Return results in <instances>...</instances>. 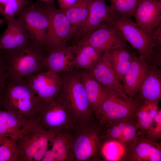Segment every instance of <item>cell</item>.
<instances>
[{"label":"cell","instance_id":"1","mask_svg":"<svg viewBox=\"0 0 161 161\" xmlns=\"http://www.w3.org/2000/svg\"><path fill=\"white\" fill-rule=\"evenodd\" d=\"M0 50L6 62L8 82L21 81L47 69L44 59L47 51L32 40L12 49Z\"/></svg>","mask_w":161,"mask_h":161},{"label":"cell","instance_id":"2","mask_svg":"<svg viewBox=\"0 0 161 161\" xmlns=\"http://www.w3.org/2000/svg\"><path fill=\"white\" fill-rule=\"evenodd\" d=\"M119 29L126 42L139 53L148 64L161 66V27L160 25L152 34L144 32L131 18L115 16L112 22Z\"/></svg>","mask_w":161,"mask_h":161},{"label":"cell","instance_id":"3","mask_svg":"<svg viewBox=\"0 0 161 161\" xmlns=\"http://www.w3.org/2000/svg\"><path fill=\"white\" fill-rule=\"evenodd\" d=\"M72 133L74 161H100V150L105 137L103 128L95 116L76 124Z\"/></svg>","mask_w":161,"mask_h":161},{"label":"cell","instance_id":"4","mask_svg":"<svg viewBox=\"0 0 161 161\" xmlns=\"http://www.w3.org/2000/svg\"><path fill=\"white\" fill-rule=\"evenodd\" d=\"M40 101L24 78L19 82L7 81L0 106L27 120H35Z\"/></svg>","mask_w":161,"mask_h":161},{"label":"cell","instance_id":"5","mask_svg":"<svg viewBox=\"0 0 161 161\" xmlns=\"http://www.w3.org/2000/svg\"><path fill=\"white\" fill-rule=\"evenodd\" d=\"M61 75L63 85L61 93L69 111L76 124L95 116L91 109L83 85L78 73L73 71Z\"/></svg>","mask_w":161,"mask_h":161},{"label":"cell","instance_id":"6","mask_svg":"<svg viewBox=\"0 0 161 161\" xmlns=\"http://www.w3.org/2000/svg\"><path fill=\"white\" fill-rule=\"evenodd\" d=\"M35 119L41 128L56 133L62 131H72L76 124L61 92L53 99L40 100Z\"/></svg>","mask_w":161,"mask_h":161},{"label":"cell","instance_id":"7","mask_svg":"<svg viewBox=\"0 0 161 161\" xmlns=\"http://www.w3.org/2000/svg\"><path fill=\"white\" fill-rule=\"evenodd\" d=\"M137 102L127 100L117 92L111 90L98 109L94 112L100 126L104 127L116 121L135 118Z\"/></svg>","mask_w":161,"mask_h":161},{"label":"cell","instance_id":"8","mask_svg":"<svg viewBox=\"0 0 161 161\" xmlns=\"http://www.w3.org/2000/svg\"><path fill=\"white\" fill-rule=\"evenodd\" d=\"M46 10L49 20L45 43L47 50L48 52L53 49L66 47L77 30L73 27L61 10L46 4Z\"/></svg>","mask_w":161,"mask_h":161},{"label":"cell","instance_id":"9","mask_svg":"<svg viewBox=\"0 0 161 161\" xmlns=\"http://www.w3.org/2000/svg\"><path fill=\"white\" fill-rule=\"evenodd\" d=\"M33 40L46 49L45 43L49 24L46 4L34 2L24 7L17 15Z\"/></svg>","mask_w":161,"mask_h":161},{"label":"cell","instance_id":"10","mask_svg":"<svg viewBox=\"0 0 161 161\" xmlns=\"http://www.w3.org/2000/svg\"><path fill=\"white\" fill-rule=\"evenodd\" d=\"M57 133L41 128L16 140L20 161H41Z\"/></svg>","mask_w":161,"mask_h":161},{"label":"cell","instance_id":"11","mask_svg":"<svg viewBox=\"0 0 161 161\" xmlns=\"http://www.w3.org/2000/svg\"><path fill=\"white\" fill-rule=\"evenodd\" d=\"M79 43L103 51L128 47L121 32L112 22L102 23L96 29L85 36Z\"/></svg>","mask_w":161,"mask_h":161},{"label":"cell","instance_id":"12","mask_svg":"<svg viewBox=\"0 0 161 161\" xmlns=\"http://www.w3.org/2000/svg\"><path fill=\"white\" fill-rule=\"evenodd\" d=\"M24 78L40 100L55 98L62 89L63 80L61 75L51 71H44Z\"/></svg>","mask_w":161,"mask_h":161},{"label":"cell","instance_id":"13","mask_svg":"<svg viewBox=\"0 0 161 161\" xmlns=\"http://www.w3.org/2000/svg\"><path fill=\"white\" fill-rule=\"evenodd\" d=\"M41 128L35 120H27L0 109V133L14 140Z\"/></svg>","mask_w":161,"mask_h":161},{"label":"cell","instance_id":"14","mask_svg":"<svg viewBox=\"0 0 161 161\" xmlns=\"http://www.w3.org/2000/svg\"><path fill=\"white\" fill-rule=\"evenodd\" d=\"M86 72L91 76L109 89L114 91L129 100L123 83L118 79L111 64L108 49L105 50L100 60Z\"/></svg>","mask_w":161,"mask_h":161},{"label":"cell","instance_id":"15","mask_svg":"<svg viewBox=\"0 0 161 161\" xmlns=\"http://www.w3.org/2000/svg\"><path fill=\"white\" fill-rule=\"evenodd\" d=\"M161 143L152 141L137 132L122 161H161Z\"/></svg>","mask_w":161,"mask_h":161},{"label":"cell","instance_id":"16","mask_svg":"<svg viewBox=\"0 0 161 161\" xmlns=\"http://www.w3.org/2000/svg\"><path fill=\"white\" fill-rule=\"evenodd\" d=\"M133 16L137 26L145 32L152 34L161 24V0H142Z\"/></svg>","mask_w":161,"mask_h":161},{"label":"cell","instance_id":"17","mask_svg":"<svg viewBox=\"0 0 161 161\" xmlns=\"http://www.w3.org/2000/svg\"><path fill=\"white\" fill-rule=\"evenodd\" d=\"M149 64L139 55L134 57L124 78L123 84L129 101L139 92L147 73Z\"/></svg>","mask_w":161,"mask_h":161},{"label":"cell","instance_id":"18","mask_svg":"<svg viewBox=\"0 0 161 161\" xmlns=\"http://www.w3.org/2000/svg\"><path fill=\"white\" fill-rule=\"evenodd\" d=\"M106 1L91 0L87 18L80 28L84 36L96 29L102 23L112 22L116 14Z\"/></svg>","mask_w":161,"mask_h":161},{"label":"cell","instance_id":"19","mask_svg":"<svg viewBox=\"0 0 161 161\" xmlns=\"http://www.w3.org/2000/svg\"><path fill=\"white\" fill-rule=\"evenodd\" d=\"M7 23L6 29L0 35V50L12 49L32 40L29 32L18 18H14Z\"/></svg>","mask_w":161,"mask_h":161},{"label":"cell","instance_id":"20","mask_svg":"<svg viewBox=\"0 0 161 161\" xmlns=\"http://www.w3.org/2000/svg\"><path fill=\"white\" fill-rule=\"evenodd\" d=\"M75 49V46L55 48L49 51L44 59L47 69L59 74L73 71L72 62Z\"/></svg>","mask_w":161,"mask_h":161},{"label":"cell","instance_id":"21","mask_svg":"<svg viewBox=\"0 0 161 161\" xmlns=\"http://www.w3.org/2000/svg\"><path fill=\"white\" fill-rule=\"evenodd\" d=\"M105 137L118 141L129 146L137 136L135 118L113 122L103 127Z\"/></svg>","mask_w":161,"mask_h":161},{"label":"cell","instance_id":"22","mask_svg":"<svg viewBox=\"0 0 161 161\" xmlns=\"http://www.w3.org/2000/svg\"><path fill=\"white\" fill-rule=\"evenodd\" d=\"M158 66L149 64L141 86L139 98L144 101L160 102L161 99V71Z\"/></svg>","mask_w":161,"mask_h":161},{"label":"cell","instance_id":"23","mask_svg":"<svg viewBox=\"0 0 161 161\" xmlns=\"http://www.w3.org/2000/svg\"><path fill=\"white\" fill-rule=\"evenodd\" d=\"M78 73L84 87L90 107L94 112L100 106L111 90L95 80L86 72L80 71Z\"/></svg>","mask_w":161,"mask_h":161},{"label":"cell","instance_id":"24","mask_svg":"<svg viewBox=\"0 0 161 161\" xmlns=\"http://www.w3.org/2000/svg\"><path fill=\"white\" fill-rule=\"evenodd\" d=\"M135 100L134 117L137 132L144 134L160 109L159 102L144 101L139 98Z\"/></svg>","mask_w":161,"mask_h":161},{"label":"cell","instance_id":"25","mask_svg":"<svg viewBox=\"0 0 161 161\" xmlns=\"http://www.w3.org/2000/svg\"><path fill=\"white\" fill-rule=\"evenodd\" d=\"M72 131H61L54 138L50 150L55 161H74Z\"/></svg>","mask_w":161,"mask_h":161},{"label":"cell","instance_id":"26","mask_svg":"<svg viewBox=\"0 0 161 161\" xmlns=\"http://www.w3.org/2000/svg\"><path fill=\"white\" fill-rule=\"evenodd\" d=\"M109 56L118 79L123 83L125 75L136 55L128 47L108 49Z\"/></svg>","mask_w":161,"mask_h":161},{"label":"cell","instance_id":"27","mask_svg":"<svg viewBox=\"0 0 161 161\" xmlns=\"http://www.w3.org/2000/svg\"><path fill=\"white\" fill-rule=\"evenodd\" d=\"M104 51L91 46L79 43L76 46L72 63L74 68L89 69L100 59Z\"/></svg>","mask_w":161,"mask_h":161},{"label":"cell","instance_id":"28","mask_svg":"<svg viewBox=\"0 0 161 161\" xmlns=\"http://www.w3.org/2000/svg\"><path fill=\"white\" fill-rule=\"evenodd\" d=\"M128 147L116 140L105 137L100 150V161H122Z\"/></svg>","mask_w":161,"mask_h":161},{"label":"cell","instance_id":"29","mask_svg":"<svg viewBox=\"0 0 161 161\" xmlns=\"http://www.w3.org/2000/svg\"><path fill=\"white\" fill-rule=\"evenodd\" d=\"M90 1L91 0H78L71 7L61 10L76 29L80 28L86 20Z\"/></svg>","mask_w":161,"mask_h":161},{"label":"cell","instance_id":"30","mask_svg":"<svg viewBox=\"0 0 161 161\" xmlns=\"http://www.w3.org/2000/svg\"><path fill=\"white\" fill-rule=\"evenodd\" d=\"M34 3L30 0H0V15L8 22L24 7Z\"/></svg>","mask_w":161,"mask_h":161},{"label":"cell","instance_id":"31","mask_svg":"<svg viewBox=\"0 0 161 161\" xmlns=\"http://www.w3.org/2000/svg\"><path fill=\"white\" fill-rule=\"evenodd\" d=\"M110 3V6L118 16L131 18L133 16L141 0H105Z\"/></svg>","mask_w":161,"mask_h":161},{"label":"cell","instance_id":"32","mask_svg":"<svg viewBox=\"0 0 161 161\" xmlns=\"http://www.w3.org/2000/svg\"><path fill=\"white\" fill-rule=\"evenodd\" d=\"M0 161H20V154L15 141L9 138L0 145Z\"/></svg>","mask_w":161,"mask_h":161},{"label":"cell","instance_id":"33","mask_svg":"<svg viewBox=\"0 0 161 161\" xmlns=\"http://www.w3.org/2000/svg\"><path fill=\"white\" fill-rule=\"evenodd\" d=\"M145 135L148 139L155 142L161 137V110L160 109L151 124L145 132Z\"/></svg>","mask_w":161,"mask_h":161},{"label":"cell","instance_id":"34","mask_svg":"<svg viewBox=\"0 0 161 161\" xmlns=\"http://www.w3.org/2000/svg\"><path fill=\"white\" fill-rule=\"evenodd\" d=\"M7 67L5 60L2 53L0 52V100L4 94L7 83ZM1 107L0 106V109Z\"/></svg>","mask_w":161,"mask_h":161},{"label":"cell","instance_id":"35","mask_svg":"<svg viewBox=\"0 0 161 161\" xmlns=\"http://www.w3.org/2000/svg\"><path fill=\"white\" fill-rule=\"evenodd\" d=\"M78 0H57L59 9L63 10L74 4Z\"/></svg>","mask_w":161,"mask_h":161},{"label":"cell","instance_id":"36","mask_svg":"<svg viewBox=\"0 0 161 161\" xmlns=\"http://www.w3.org/2000/svg\"><path fill=\"white\" fill-rule=\"evenodd\" d=\"M9 138L5 135L0 133V145L4 143Z\"/></svg>","mask_w":161,"mask_h":161},{"label":"cell","instance_id":"37","mask_svg":"<svg viewBox=\"0 0 161 161\" xmlns=\"http://www.w3.org/2000/svg\"><path fill=\"white\" fill-rule=\"evenodd\" d=\"M39 1L47 4L55 6L54 0H37Z\"/></svg>","mask_w":161,"mask_h":161},{"label":"cell","instance_id":"38","mask_svg":"<svg viewBox=\"0 0 161 161\" xmlns=\"http://www.w3.org/2000/svg\"><path fill=\"white\" fill-rule=\"evenodd\" d=\"M4 19H0V25L4 23Z\"/></svg>","mask_w":161,"mask_h":161},{"label":"cell","instance_id":"39","mask_svg":"<svg viewBox=\"0 0 161 161\" xmlns=\"http://www.w3.org/2000/svg\"></svg>","mask_w":161,"mask_h":161},{"label":"cell","instance_id":"40","mask_svg":"<svg viewBox=\"0 0 161 161\" xmlns=\"http://www.w3.org/2000/svg\"></svg>","mask_w":161,"mask_h":161}]
</instances>
